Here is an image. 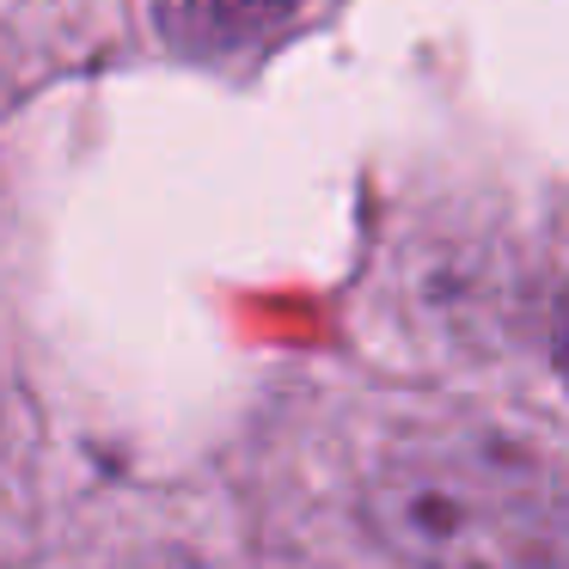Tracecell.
<instances>
[{
  "label": "cell",
  "mask_w": 569,
  "mask_h": 569,
  "mask_svg": "<svg viewBox=\"0 0 569 569\" xmlns=\"http://www.w3.org/2000/svg\"><path fill=\"white\" fill-rule=\"evenodd\" d=\"M288 13H295V0H153L160 31L178 50H197V56L246 50V43L270 38Z\"/></svg>",
  "instance_id": "obj_2"
},
{
  "label": "cell",
  "mask_w": 569,
  "mask_h": 569,
  "mask_svg": "<svg viewBox=\"0 0 569 569\" xmlns=\"http://www.w3.org/2000/svg\"><path fill=\"white\" fill-rule=\"evenodd\" d=\"M368 520L417 569H569V483L496 429H422L386 453Z\"/></svg>",
  "instance_id": "obj_1"
},
{
  "label": "cell",
  "mask_w": 569,
  "mask_h": 569,
  "mask_svg": "<svg viewBox=\"0 0 569 569\" xmlns=\"http://www.w3.org/2000/svg\"><path fill=\"white\" fill-rule=\"evenodd\" d=\"M557 368H563V380H569V295H563V307H557Z\"/></svg>",
  "instance_id": "obj_3"
}]
</instances>
